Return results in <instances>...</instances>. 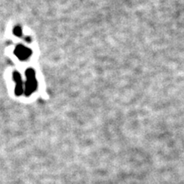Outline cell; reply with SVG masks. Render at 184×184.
<instances>
[{
	"label": "cell",
	"instance_id": "obj_1",
	"mask_svg": "<svg viewBox=\"0 0 184 184\" xmlns=\"http://www.w3.org/2000/svg\"><path fill=\"white\" fill-rule=\"evenodd\" d=\"M16 53L20 58L22 59H26V57H28L30 55V50H27L26 48L24 47H18L16 50Z\"/></svg>",
	"mask_w": 184,
	"mask_h": 184
},
{
	"label": "cell",
	"instance_id": "obj_2",
	"mask_svg": "<svg viewBox=\"0 0 184 184\" xmlns=\"http://www.w3.org/2000/svg\"><path fill=\"white\" fill-rule=\"evenodd\" d=\"M15 33L16 35H21L22 34V30H21V28H19V27H16V29H15Z\"/></svg>",
	"mask_w": 184,
	"mask_h": 184
}]
</instances>
